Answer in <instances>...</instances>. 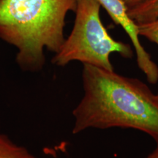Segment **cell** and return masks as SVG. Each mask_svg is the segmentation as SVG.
Masks as SVG:
<instances>
[{"label":"cell","instance_id":"cell-7","mask_svg":"<svg viewBox=\"0 0 158 158\" xmlns=\"http://www.w3.org/2000/svg\"><path fill=\"white\" fill-rule=\"evenodd\" d=\"M140 37H143L158 45V19L137 23Z\"/></svg>","mask_w":158,"mask_h":158},{"label":"cell","instance_id":"cell-2","mask_svg":"<svg viewBox=\"0 0 158 158\" xmlns=\"http://www.w3.org/2000/svg\"><path fill=\"white\" fill-rule=\"evenodd\" d=\"M78 0H0V38L18 50L25 71L43 68L44 50L56 54L64 41L65 19Z\"/></svg>","mask_w":158,"mask_h":158},{"label":"cell","instance_id":"cell-1","mask_svg":"<svg viewBox=\"0 0 158 158\" xmlns=\"http://www.w3.org/2000/svg\"><path fill=\"white\" fill-rule=\"evenodd\" d=\"M84 94L73 111V133L89 128H132L158 143V99L137 78L83 64Z\"/></svg>","mask_w":158,"mask_h":158},{"label":"cell","instance_id":"cell-10","mask_svg":"<svg viewBox=\"0 0 158 158\" xmlns=\"http://www.w3.org/2000/svg\"><path fill=\"white\" fill-rule=\"evenodd\" d=\"M156 96H157V99H158V94H156Z\"/></svg>","mask_w":158,"mask_h":158},{"label":"cell","instance_id":"cell-9","mask_svg":"<svg viewBox=\"0 0 158 158\" xmlns=\"http://www.w3.org/2000/svg\"><path fill=\"white\" fill-rule=\"evenodd\" d=\"M147 158H158V143L157 144V147H156L155 151L150 154Z\"/></svg>","mask_w":158,"mask_h":158},{"label":"cell","instance_id":"cell-4","mask_svg":"<svg viewBox=\"0 0 158 158\" xmlns=\"http://www.w3.org/2000/svg\"><path fill=\"white\" fill-rule=\"evenodd\" d=\"M101 7L106 10L110 19L116 24L119 25L125 31L136 55V61L140 68L150 84H155L158 81V66L152 59L149 53L145 50L140 40L138 24L130 19L128 10L120 0H97Z\"/></svg>","mask_w":158,"mask_h":158},{"label":"cell","instance_id":"cell-6","mask_svg":"<svg viewBox=\"0 0 158 158\" xmlns=\"http://www.w3.org/2000/svg\"><path fill=\"white\" fill-rule=\"evenodd\" d=\"M0 158H39L28 149L13 143L7 136L0 134Z\"/></svg>","mask_w":158,"mask_h":158},{"label":"cell","instance_id":"cell-3","mask_svg":"<svg viewBox=\"0 0 158 158\" xmlns=\"http://www.w3.org/2000/svg\"><path fill=\"white\" fill-rule=\"evenodd\" d=\"M101 5L97 0H78L73 28L52 62L64 67L78 61L107 70H114L110 54L117 53L126 59L133 56L130 45L114 39L100 18Z\"/></svg>","mask_w":158,"mask_h":158},{"label":"cell","instance_id":"cell-8","mask_svg":"<svg viewBox=\"0 0 158 158\" xmlns=\"http://www.w3.org/2000/svg\"><path fill=\"white\" fill-rule=\"evenodd\" d=\"M122 3L125 5L128 10L130 9H133L134 7L142 5V4L149 1V0H120Z\"/></svg>","mask_w":158,"mask_h":158},{"label":"cell","instance_id":"cell-5","mask_svg":"<svg viewBox=\"0 0 158 158\" xmlns=\"http://www.w3.org/2000/svg\"><path fill=\"white\" fill-rule=\"evenodd\" d=\"M130 19L136 23H144L158 19V0H149L128 10Z\"/></svg>","mask_w":158,"mask_h":158}]
</instances>
